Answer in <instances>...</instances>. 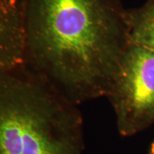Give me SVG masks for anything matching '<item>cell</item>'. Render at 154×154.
<instances>
[{
    "label": "cell",
    "instance_id": "cell-2",
    "mask_svg": "<svg viewBox=\"0 0 154 154\" xmlns=\"http://www.w3.org/2000/svg\"><path fill=\"white\" fill-rule=\"evenodd\" d=\"M77 105L25 63L0 73V154H83Z\"/></svg>",
    "mask_w": 154,
    "mask_h": 154
},
{
    "label": "cell",
    "instance_id": "cell-6",
    "mask_svg": "<svg viewBox=\"0 0 154 154\" xmlns=\"http://www.w3.org/2000/svg\"><path fill=\"white\" fill-rule=\"evenodd\" d=\"M149 154H154V140L152 142L149 149Z\"/></svg>",
    "mask_w": 154,
    "mask_h": 154
},
{
    "label": "cell",
    "instance_id": "cell-5",
    "mask_svg": "<svg viewBox=\"0 0 154 154\" xmlns=\"http://www.w3.org/2000/svg\"><path fill=\"white\" fill-rule=\"evenodd\" d=\"M131 42L154 51V0L129 13Z\"/></svg>",
    "mask_w": 154,
    "mask_h": 154
},
{
    "label": "cell",
    "instance_id": "cell-3",
    "mask_svg": "<svg viewBox=\"0 0 154 154\" xmlns=\"http://www.w3.org/2000/svg\"><path fill=\"white\" fill-rule=\"evenodd\" d=\"M106 97L122 136L154 123V51L133 44L125 51Z\"/></svg>",
    "mask_w": 154,
    "mask_h": 154
},
{
    "label": "cell",
    "instance_id": "cell-1",
    "mask_svg": "<svg viewBox=\"0 0 154 154\" xmlns=\"http://www.w3.org/2000/svg\"><path fill=\"white\" fill-rule=\"evenodd\" d=\"M131 44L119 0H27L24 63L76 105L106 96Z\"/></svg>",
    "mask_w": 154,
    "mask_h": 154
},
{
    "label": "cell",
    "instance_id": "cell-4",
    "mask_svg": "<svg viewBox=\"0 0 154 154\" xmlns=\"http://www.w3.org/2000/svg\"><path fill=\"white\" fill-rule=\"evenodd\" d=\"M27 0H0V73L25 61Z\"/></svg>",
    "mask_w": 154,
    "mask_h": 154
}]
</instances>
